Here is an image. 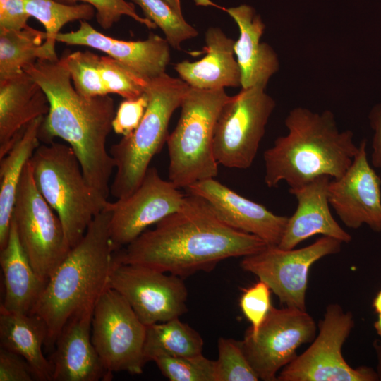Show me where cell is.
<instances>
[{
  "instance_id": "30",
  "label": "cell",
  "mask_w": 381,
  "mask_h": 381,
  "mask_svg": "<svg viewBox=\"0 0 381 381\" xmlns=\"http://www.w3.org/2000/svg\"><path fill=\"white\" fill-rule=\"evenodd\" d=\"M140 6L145 17L159 28L171 47L181 50V43L197 37V30L164 0H131Z\"/></svg>"
},
{
  "instance_id": "21",
  "label": "cell",
  "mask_w": 381,
  "mask_h": 381,
  "mask_svg": "<svg viewBox=\"0 0 381 381\" xmlns=\"http://www.w3.org/2000/svg\"><path fill=\"white\" fill-rule=\"evenodd\" d=\"M196 2L226 11L237 24L239 37L235 41L234 53L241 71V88L255 86L266 88L271 77L279 71V61L273 48L260 41L265 29L260 16L246 4L225 8L210 0H196Z\"/></svg>"
},
{
  "instance_id": "3",
  "label": "cell",
  "mask_w": 381,
  "mask_h": 381,
  "mask_svg": "<svg viewBox=\"0 0 381 381\" xmlns=\"http://www.w3.org/2000/svg\"><path fill=\"white\" fill-rule=\"evenodd\" d=\"M284 124L288 133L278 137L263 153L265 183L269 188L285 181L294 188L323 175L339 179L358 152L353 132L339 130L329 110L314 112L295 107Z\"/></svg>"
},
{
  "instance_id": "19",
  "label": "cell",
  "mask_w": 381,
  "mask_h": 381,
  "mask_svg": "<svg viewBox=\"0 0 381 381\" xmlns=\"http://www.w3.org/2000/svg\"><path fill=\"white\" fill-rule=\"evenodd\" d=\"M96 303V302H95ZM95 303L75 313L61 329L51 357L52 381L110 380L91 338Z\"/></svg>"
},
{
  "instance_id": "35",
  "label": "cell",
  "mask_w": 381,
  "mask_h": 381,
  "mask_svg": "<svg viewBox=\"0 0 381 381\" xmlns=\"http://www.w3.org/2000/svg\"><path fill=\"white\" fill-rule=\"evenodd\" d=\"M59 3L73 5L80 1L92 5L96 11L99 25L105 30L111 28L122 16H128L149 29L157 28L155 24L145 17L140 16L133 3L126 0H55Z\"/></svg>"
},
{
  "instance_id": "23",
  "label": "cell",
  "mask_w": 381,
  "mask_h": 381,
  "mask_svg": "<svg viewBox=\"0 0 381 381\" xmlns=\"http://www.w3.org/2000/svg\"><path fill=\"white\" fill-rule=\"evenodd\" d=\"M205 56L199 61L183 60L174 69L190 87L202 90L241 86V71L234 58L235 41L217 27L205 32Z\"/></svg>"
},
{
  "instance_id": "18",
  "label": "cell",
  "mask_w": 381,
  "mask_h": 381,
  "mask_svg": "<svg viewBox=\"0 0 381 381\" xmlns=\"http://www.w3.org/2000/svg\"><path fill=\"white\" fill-rule=\"evenodd\" d=\"M79 22L76 30L59 33L56 41L99 50L147 80L166 73L170 44L164 37L150 33L144 40H121L101 33L87 20Z\"/></svg>"
},
{
  "instance_id": "10",
  "label": "cell",
  "mask_w": 381,
  "mask_h": 381,
  "mask_svg": "<svg viewBox=\"0 0 381 381\" xmlns=\"http://www.w3.org/2000/svg\"><path fill=\"white\" fill-rule=\"evenodd\" d=\"M147 326L116 291L107 287L98 297L92 318V344L109 375L124 371L139 375L147 363L144 346Z\"/></svg>"
},
{
  "instance_id": "1",
  "label": "cell",
  "mask_w": 381,
  "mask_h": 381,
  "mask_svg": "<svg viewBox=\"0 0 381 381\" xmlns=\"http://www.w3.org/2000/svg\"><path fill=\"white\" fill-rule=\"evenodd\" d=\"M268 244L222 222L204 198L186 195L181 207L116 254L118 262L147 266L183 279L221 261L255 254Z\"/></svg>"
},
{
  "instance_id": "29",
  "label": "cell",
  "mask_w": 381,
  "mask_h": 381,
  "mask_svg": "<svg viewBox=\"0 0 381 381\" xmlns=\"http://www.w3.org/2000/svg\"><path fill=\"white\" fill-rule=\"evenodd\" d=\"M24 4L30 17L36 18L44 27L47 38L42 47L46 59L49 60L59 59L55 50L56 37L66 23L87 21L96 15L95 8L85 3L70 5L55 0H24Z\"/></svg>"
},
{
  "instance_id": "6",
  "label": "cell",
  "mask_w": 381,
  "mask_h": 381,
  "mask_svg": "<svg viewBox=\"0 0 381 381\" xmlns=\"http://www.w3.org/2000/svg\"><path fill=\"white\" fill-rule=\"evenodd\" d=\"M189 88L182 79L167 73L149 81L148 105L140 123L109 150L116 169L110 185L114 197L126 198L139 186L152 159L167 142L170 119Z\"/></svg>"
},
{
  "instance_id": "28",
  "label": "cell",
  "mask_w": 381,
  "mask_h": 381,
  "mask_svg": "<svg viewBox=\"0 0 381 381\" xmlns=\"http://www.w3.org/2000/svg\"><path fill=\"white\" fill-rule=\"evenodd\" d=\"M45 32L32 27L20 30H0V80L22 73L38 59H46L42 44Z\"/></svg>"
},
{
  "instance_id": "2",
  "label": "cell",
  "mask_w": 381,
  "mask_h": 381,
  "mask_svg": "<svg viewBox=\"0 0 381 381\" xmlns=\"http://www.w3.org/2000/svg\"><path fill=\"white\" fill-rule=\"evenodd\" d=\"M23 71L46 94L49 109L40 129L45 143L59 138L75 154L88 183L106 199L115 169L107 148L115 115L114 100L108 95L85 97L75 89L63 57L38 59Z\"/></svg>"
},
{
  "instance_id": "25",
  "label": "cell",
  "mask_w": 381,
  "mask_h": 381,
  "mask_svg": "<svg viewBox=\"0 0 381 381\" xmlns=\"http://www.w3.org/2000/svg\"><path fill=\"white\" fill-rule=\"evenodd\" d=\"M47 334L46 325L37 315L0 308L1 347L24 358L39 381H52V363L42 352Z\"/></svg>"
},
{
  "instance_id": "20",
  "label": "cell",
  "mask_w": 381,
  "mask_h": 381,
  "mask_svg": "<svg viewBox=\"0 0 381 381\" xmlns=\"http://www.w3.org/2000/svg\"><path fill=\"white\" fill-rule=\"evenodd\" d=\"M331 178L320 176L299 187L289 188L295 196L297 206L288 220L278 246L293 249L302 241L321 234L349 243L351 236L333 217L328 200V186Z\"/></svg>"
},
{
  "instance_id": "24",
  "label": "cell",
  "mask_w": 381,
  "mask_h": 381,
  "mask_svg": "<svg viewBox=\"0 0 381 381\" xmlns=\"http://www.w3.org/2000/svg\"><path fill=\"white\" fill-rule=\"evenodd\" d=\"M0 265L5 287L4 299L0 308L13 313H30L46 283L33 269L12 219L7 243L1 249Z\"/></svg>"
},
{
  "instance_id": "40",
  "label": "cell",
  "mask_w": 381,
  "mask_h": 381,
  "mask_svg": "<svg viewBox=\"0 0 381 381\" xmlns=\"http://www.w3.org/2000/svg\"><path fill=\"white\" fill-rule=\"evenodd\" d=\"M369 122L374 131L372 141L371 164L381 172V103L375 104L370 111Z\"/></svg>"
},
{
  "instance_id": "42",
  "label": "cell",
  "mask_w": 381,
  "mask_h": 381,
  "mask_svg": "<svg viewBox=\"0 0 381 381\" xmlns=\"http://www.w3.org/2000/svg\"><path fill=\"white\" fill-rule=\"evenodd\" d=\"M372 306L375 313L377 314L381 313V289L374 298Z\"/></svg>"
},
{
  "instance_id": "34",
  "label": "cell",
  "mask_w": 381,
  "mask_h": 381,
  "mask_svg": "<svg viewBox=\"0 0 381 381\" xmlns=\"http://www.w3.org/2000/svg\"><path fill=\"white\" fill-rule=\"evenodd\" d=\"M99 66L108 94H116L129 99L137 98L145 92L150 80L116 59L109 56H100Z\"/></svg>"
},
{
  "instance_id": "15",
  "label": "cell",
  "mask_w": 381,
  "mask_h": 381,
  "mask_svg": "<svg viewBox=\"0 0 381 381\" xmlns=\"http://www.w3.org/2000/svg\"><path fill=\"white\" fill-rule=\"evenodd\" d=\"M169 180L161 178L155 167H149L139 186L128 196L107 201L110 212L109 232L119 250L138 237L148 226L179 210L186 199Z\"/></svg>"
},
{
  "instance_id": "27",
  "label": "cell",
  "mask_w": 381,
  "mask_h": 381,
  "mask_svg": "<svg viewBox=\"0 0 381 381\" xmlns=\"http://www.w3.org/2000/svg\"><path fill=\"white\" fill-rule=\"evenodd\" d=\"M200 334L179 318L147 326L144 346L146 362L157 356H193L202 353Z\"/></svg>"
},
{
  "instance_id": "43",
  "label": "cell",
  "mask_w": 381,
  "mask_h": 381,
  "mask_svg": "<svg viewBox=\"0 0 381 381\" xmlns=\"http://www.w3.org/2000/svg\"><path fill=\"white\" fill-rule=\"evenodd\" d=\"M374 328L377 334L381 337V313H378L377 320L374 323Z\"/></svg>"
},
{
  "instance_id": "38",
  "label": "cell",
  "mask_w": 381,
  "mask_h": 381,
  "mask_svg": "<svg viewBox=\"0 0 381 381\" xmlns=\"http://www.w3.org/2000/svg\"><path fill=\"white\" fill-rule=\"evenodd\" d=\"M36 380L29 363L21 356L5 348L0 349V381Z\"/></svg>"
},
{
  "instance_id": "9",
  "label": "cell",
  "mask_w": 381,
  "mask_h": 381,
  "mask_svg": "<svg viewBox=\"0 0 381 381\" xmlns=\"http://www.w3.org/2000/svg\"><path fill=\"white\" fill-rule=\"evenodd\" d=\"M275 107L265 88L258 86L241 88L230 96L220 111L214 130L213 150L217 163L228 168L248 169Z\"/></svg>"
},
{
  "instance_id": "39",
  "label": "cell",
  "mask_w": 381,
  "mask_h": 381,
  "mask_svg": "<svg viewBox=\"0 0 381 381\" xmlns=\"http://www.w3.org/2000/svg\"><path fill=\"white\" fill-rule=\"evenodd\" d=\"M30 17L24 0H0V30L26 28Z\"/></svg>"
},
{
  "instance_id": "11",
  "label": "cell",
  "mask_w": 381,
  "mask_h": 381,
  "mask_svg": "<svg viewBox=\"0 0 381 381\" xmlns=\"http://www.w3.org/2000/svg\"><path fill=\"white\" fill-rule=\"evenodd\" d=\"M354 326L351 312L337 303L329 304L319 332L311 345L278 373V381H375L377 374L370 368L349 365L342 346Z\"/></svg>"
},
{
  "instance_id": "31",
  "label": "cell",
  "mask_w": 381,
  "mask_h": 381,
  "mask_svg": "<svg viewBox=\"0 0 381 381\" xmlns=\"http://www.w3.org/2000/svg\"><path fill=\"white\" fill-rule=\"evenodd\" d=\"M99 56L90 51H76L63 56L75 89L83 97L109 95L99 70Z\"/></svg>"
},
{
  "instance_id": "41",
  "label": "cell",
  "mask_w": 381,
  "mask_h": 381,
  "mask_svg": "<svg viewBox=\"0 0 381 381\" xmlns=\"http://www.w3.org/2000/svg\"><path fill=\"white\" fill-rule=\"evenodd\" d=\"M172 9L180 16H183L180 0H164Z\"/></svg>"
},
{
  "instance_id": "37",
  "label": "cell",
  "mask_w": 381,
  "mask_h": 381,
  "mask_svg": "<svg viewBox=\"0 0 381 381\" xmlns=\"http://www.w3.org/2000/svg\"><path fill=\"white\" fill-rule=\"evenodd\" d=\"M148 96H141L122 101L112 121V130L123 137L132 133L140 123L148 105Z\"/></svg>"
},
{
  "instance_id": "36",
  "label": "cell",
  "mask_w": 381,
  "mask_h": 381,
  "mask_svg": "<svg viewBox=\"0 0 381 381\" xmlns=\"http://www.w3.org/2000/svg\"><path fill=\"white\" fill-rule=\"evenodd\" d=\"M239 305L243 315L251 324L248 329L255 333L272 306L270 288L265 282L259 280L250 287L243 289Z\"/></svg>"
},
{
  "instance_id": "13",
  "label": "cell",
  "mask_w": 381,
  "mask_h": 381,
  "mask_svg": "<svg viewBox=\"0 0 381 381\" xmlns=\"http://www.w3.org/2000/svg\"><path fill=\"white\" fill-rule=\"evenodd\" d=\"M341 242L325 236L301 248L283 249L268 245L255 254L245 256L241 267L265 282L280 302L306 310V294L311 266L321 258L340 252Z\"/></svg>"
},
{
  "instance_id": "5",
  "label": "cell",
  "mask_w": 381,
  "mask_h": 381,
  "mask_svg": "<svg viewBox=\"0 0 381 381\" xmlns=\"http://www.w3.org/2000/svg\"><path fill=\"white\" fill-rule=\"evenodd\" d=\"M30 163L35 186L59 217L71 248L108 200L88 183L68 144L52 141L40 145Z\"/></svg>"
},
{
  "instance_id": "14",
  "label": "cell",
  "mask_w": 381,
  "mask_h": 381,
  "mask_svg": "<svg viewBox=\"0 0 381 381\" xmlns=\"http://www.w3.org/2000/svg\"><path fill=\"white\" fill-rule=\"evenodd\" d=\"M107 286L126 299L146 326L179 318L188 310L183 279L147 266L116 259Z\"/></svg>"
},
{
  "instance_id": "22",
  "label": "cell",
  "mask_w": 381,
  "mask_h": 381,
  "mask_svg": "<svg viewBox=\"0 0 381 381\" xmlns=\"http://www.w3.org/2000/svg\"><path fill=\"white\" fill-rule=\"evenodd\" d=\"M49 109L47 97L28 73L0 80V159L35 119Z\"/></svg>"
},
{
  "instance_id": "16",
  "label": "cell",
  "mask_w": 381,
  "mask_h": 381,
  "mask_svg": "<svg viewBox=\"0 0 381 381\" xmlns=\"http://www.w3.org/2000/svg\"><path fill=\"white\" fill-rule=\"evenodd\" d=\"M366 146L363 139L345 173L330 181L328 200L346 226L356 229L366 224L381 232V179L368 162Z\"/></svg>"
},
{
  "instance_id": "33",
  "label": "cell",
  "mask_w": 381,
  "mask_h": 381,
  "mask_svg": "<svg viewBox=\"0 0 381 381\" xmlns=\"http://www.w3.org/2000/svg\"><path fill=\"white\" fill-rule=\"evenodd\" d=\"M151 361L170 381H214V361L202 353L193 356H157Z\"/></svg>"
},
{
  "instance_id": "8",
  "label": "cell",
  "mask_w": 381,
  "mask_h": 381,
  "mask_svg": "<svg viewBox=\"0 0 381 381\" xmlns=\"http://www.w3.org/2000/svg\"><path fill=\"white\" fill-rule=\"evenodd\" d=\"M12 220L33 269L47 284L71 248L59 217L35 186L30 160L18 188Z\"/></svg>"
},
{
  "instance_id": "4",
  "label": "cell",
  "mask_w": 381,
  "mask_h": 381,
  "mask_svg": "<svg viewBox=\"0 0 381 381\" xmlns=\"http://www.w3.org/2000/svg\"><path fill=\"white\" fill-rule=\"evenodd\" d=\"M104 208L90 222L81 240L70 249L47 282L30 313L47 327V347H53L68 319L95 303L106 289L119 249L109 232Z\"/></svg>"
},
{
  "instance_id": "7",
  "label": "cell",
  "mask_w": 381,
  "mask_h": 381,
  "mask_svg": "<svg viewBox=\"0 0 381 381\" xmlns=\"http://www.w3.org/2000/svg\"><path fill=\"white\" fill-rule=\"evenodd\" d=\"M229 97L224 89L191 87L183 97L179 119L166 142L169 180L177 188L217 176L214 134L220 111Z\"/></svg>"
},
{
  "instance_id": "17",
  "label": "cell",
  "mask_w": 381,
  "mask_h": 381,
  "mask_svg": "<svg viewBox=\"0 0 381 381\" xmlns=\"http://www.w3.org/2000/svg\"><path fill=\"white\" fill-rule=\"evenodd\" d=\"M207 201L217 217L229 226L255 235L268 245L278 246L288 217L276 214L214 179L198 181L185 188Z\"/></svg>"
},
{
  "instance_id": "12",
  "label": "cell",
  "mask_w": 381,
  "mask_h": 381,
  "mask_svg": "<svg viewBox=\"0 0 381 381\" xmlns=\"http://www.w3.org/2000/svg\"><path fill=\"white\" fill-rule=\"evenodd\" d=\"M317 326L306 312L272 306L255 333L246 330L241 341L245 354L260 380L277 381L278 372L296 357V350L313 341Z\"/></svg>"
},
{
  "instance_id": "26",
  "label": "cell",
  "mask_w": 381,
  "mask_h": 381,
  "mask_svg": "<svg viewBox=\"0 0 381 381\" xmlns=\"http://www.w3.org/2000/svg\"><path fill=\"white\" fill-rule=\"evenodd\" d=\"M44 116L30 122L8 152L0 159V250L6 244L18 188L26 164L40 145Z\"/></svg>"
},
{
  "instance_id": "32",
  "label": "cell",
  "mask_w": 381,
  "mask_h": 381,
  "mask_svg": "<svg viewBox=\"0 0 381 381\" xmlns=\"http://www.w3.org/2000/svg\"><path fill=\"white\" fill-rule=\"evenodd\" d=\"M218 358L214 361V381H258L259 377L249 363L241 341L220 337Z\"/></svg>"
}]
</instances>
